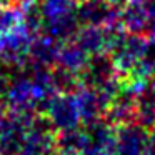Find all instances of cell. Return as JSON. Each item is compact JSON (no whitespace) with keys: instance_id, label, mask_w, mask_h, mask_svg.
<instances>
[{"instance_id":"1","label":"cell","mask_w":155,"mask_h":155,"mask_svg":"<svg viewBox=\"0 0 155 155\" xmlns=\"http://www.w3.org/2000/svg\"><path fill=\"white\" fill-rule=\"evenodd\" d=\"M40 12L44 20L42 27L47 32L45 35L65 42L77 34V0H44Z\"/></svg>"},{"instance_id":"2","label":"cell","mask_w":155,"mask_h":155,"mask_svg":"<svg viewBox=\"0 0 155 155\" xmlns=\"http://www.w3.org/2000/svg\"><path fill=\"white\" fill-rule=\"evenodd\" d=\"M145 45H147V40L143 38V35L130 34V32H128V35L124 34V37L110 50L112 60H114L118 74L128 77L138 70V65H140L145 52Z\"/></svg>"},{"instance_id":"3","label":"cell","mask_w":155,"mask_h":155,"mask_svg":"<svg viewBox=\"0 0 155 155\" xmlns=\"http://www.w3.org/2000/svg\"><path fill=\"white\" fill-rule=\"evenodd\" d=\"M82 145L80 155H108L115 135V125L105 118L84 122L80 127Z\"/></svg>"},{"instance_id":"4","label":"cell","mask_w":155,"mask_h":155,"mask_svg":"<svg viewBox=\"0 0 155 155\" xmlns=\"http://www.w3.org/2000/svg\"><path fill=\"white\" fill-rule=\"evenodd\" d=\"M147 128L137 122H127L115 127V135L108 155H143Z\"/></svg>"},{"instance_id":"5","label":"cell","mask_w":155,"mask_h":155,"mask_svg":"<svg viewBox=\"0 0 155 155\" xmlns=\"http://www.w3.org/2000/svg\"><path fill=\"white\" fill-rule=\"evenodd\" d=\"M45 117L55 128V132H64L70 130V128L78 127L80 118V112H78V105L75 100L74 94H57L54 100L50 102Z\"/></svg>"},{"instance_id":"6","label":"cell","mask_w":155,"mask_h":155,"mask_svg":"<svg viewBox=\"0 0 155 155\" xmlns=\"http://www.w3.org/2000/svg\"><path fill=\"white\" fill-rule=\"evenodd\" d=\"M78 20L85 25H105L115 24L118 15V8H115L107 0H82V4L77 7Z\"/></svg>"},{"instance_id":"7","label":"cell","mask_w":155,"mask_h":155,"mask_svg":"<svg viewBox=\"0 0 155 155\" xmlns=\"http://www.w3.org/2000/svg\"><path fill=\"white\" fill-rule=\"evenodd\" d=\"M60 48H62V45L58 44V40L48 37V35L35 38V40H32V45H30L32 64L38 65V67L50 68L52 65L57 64Z\"/></svg>"},{"instance_id":"8","label":"cell","mask_w":155,"mask_h":155,"mask_svg":"<svg viewBox=\"0 0 155 155\" xmlns=\"http://www.w3.org/2000/svg\"><path fill=\"white\" fill-rule=\"evenodd\" d=\"M88 58L90 57L74 42V44L62 45L57 65H60V67H64V68H67V70H70V72H74V74L78 75L82 72V68L85 67Z\"/></svg>"},{"instance_id":"9","label":"cell","mask_w":155,"mask_h":155,"mask_svg":"<svg viewBox=\"0 0 155 155\" xmlns=\"http://www.w3.org/2000/svg\"><path fill=\"white\" fill-rule=\"evenodd\" d=\"M143 155H155V127H152L150 132L147 134V143H145Z\"/></svg>"},{"instance_id":"10","label":"cell","mask_w":155,"mask_h":155,"mask_svg":"<svg viewBox=\"0 0 155 155\" xmlns=\"http://www.w3.org/2000/svg\"><path fill=\"white\" fill-rule=\"evenodd\" d=\"M47 155H80V153H75V152H67V150H62L58 147H54Z\"/></svg>"},{"instance_id":"11","label":"cell","mask_w":155,"mask_h":155,"mask_svg":"<svg viewBox=\"0 0 155 155\" xmlns=\"http://www.w3.org/2000/svg\"><path fill=\"white\" fill-rule=\"evenodd\" d=\"M7 2H14V4H17V5H22V7H32V5L37 2V0H7Z\"/></svg>"},{"instance_id":"12","label":"cell","mask_w":155,"mask_h":155,"mask_svg":"<svg viewBox=\"0 0 155 155\" xmlns=\"http://www.w3.org/2000/svg\"><path fill=\"white\" fill-rule=\"evenodd\" d=\"M80 2H82V0H80Z\"/></svg>"}]
</instances>
